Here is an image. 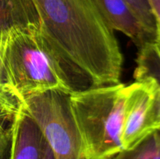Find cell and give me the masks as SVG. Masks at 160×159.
<instances>
[{
  "mask_svg": "<svg viewBox=\"0 0 160 159\" xmlns=\"http://www.w3.org/2000/svg\"><path fill=\"white\" fill-rule=\"evenodd\" d=\"M3 66L6 84L23 98L48 91L70 94L77 90L73 73L38 23L6 30Z\"/></svg>",
  "mask_w": 160,
  "mask_h": 159,
  "instance_id": "obj_1",
  "label": "cell"
},
{
  "mask_svg": "<svg viewBox=\"0 0 160 159\" xmlns=\"http://www.w3.org/2000/svg\"><path fill=\"white\" fill-rule=\"evenodd\" d=\"M126 84L91 87L69 94V106L87 159H112L123 151L120 135Z\"/></svg>",
  "mask_w": 160,
  "mask_h": 159,
  "instance_id": "obj_2",
  "label": "cell"
},
{
  "mask_svg": "<svg viewBox=\"0 0 160 159\" xmlns=\"http://www.w3.org/2000/svg\"><path fill=\"white\" fill-rule=\"evenodd\" d=\"M68 98L59 91L32 95L24 98V110L41 129L55 159H87Z\"/></svg>",
  "mask_w": 160,
  "mask_h": 159,
  "instance_id": "obj_3",
  "label": "cell"
},
{
  "mask_svg": "<svg viewBox=\"0 0 160 159\" xmlns=\"http://www.w3.org/2000/svg\"><path fill=\"white\" fill-rule=\"evenodd\" d=\"M160 129V87L146 78L126 85L120 141L131 150Z\"/></svg>",
  "mask_w": 160,
  "mask_h": 159,
  "instance_id": "obj_4",
  "label": "cell"
},
{
  "mask_svg": "<svg viewBox=\"0 0 160 159\" xmlns=\"http://www.w3.org/2000/svg\"><path fill=\"white\" fill-rule=\"evenodd\" d=\"M112 31H118L131 38L138 47L156 41L145 30L124 0H92Z\"/></svg>",
  "mask_w": 160,
  "mask_h": 159,
  "instance_id": "obj_5",
  "label": "cell"
},
{
  "mask_svg": "<svg viewBox=\"0 0 160 159\" xmlns=\"http://www.w3.org/2000/svg\"><path fill=\"white\" fill-rule=\"evenodd\" d=\"M48 143L24 107L15 118L10 159H43Z\"/></svg>",
  "mask_w": 160,
  "mask_h": 159,
  "instance_id": "obj_6",
  "label": "cell"
},
{
  "mask_svg": "<svg viewBox=\"0 0 160 159\" xmlns=\"http://www.w3.org/2000/svg\"><path fill=\"white\" fill-rule=\"evenodd\" d=\"M32 23L40 24L32 0H0V31Z\"/></svg>",
  "mask_w": 160,
  "mask_h": 159,
  "instance_id": "obj_7",
  "label": "cell"
},
{
  "mask_svg": "<svg viewBox=\"0 0 160 159\" xmlns=\"http://www.w3.org/2000/svg\"><path fill=\"white\" fill-rule=\"evenodd\" d=\"M134 77L135 81L149 78L160 87V47L156 41L139 47Z\"/></svg>",
  "mask_w": 160,
  "mask_h": 159,
  "instance_id": "obj_8",
  "label": "cell"
},
{
  "mask_svg": "<svg viewBox=\"0 0 160 159\" xmlns=\"http://www.w3.org/2000/svg\"><path fill=\"white\" fill-rule=\"evenodd\" d=\"M112 159H160V129L131 150H123Z\"/></svg>",
  "mask_w": 160,
  "mask_h": 159,
  "instance_id": "obj_9",
  "label": "cell"
},
{
  "mask_svg": "<svg viewBox=\"0 0 160 159\" xmlns=\"http://www.w3.org/2000/svg\"><path fill=\"white\" fill-rule=\"evenodd\" d=\"M19 112L0 113V159H10L14 122Z\"/></svg>",
  "mask_w": 160,
  "mask_h": 159,
  "instance_id": "obj_10",
  "label": "cell"
},
{
  "mask_svg": "<svg viewBox=\"0 0 160 159\" xmlns=\"http://www.w3.org/2000/svg\"><path fill=\"white\" fill-rule=\"evenodd\" d=\"M148 33L156 39V21L148 0H124Z\"/></svg>",
  "mask_w": 160,
  "mask_h": 159,
  "instance_id": "obj_11",
  "label": "cell"
},
{
  "mask_svg": "<svg viewBox=\"0 0 160 159\" xmlns=\"http://www.w3.org/2000/svg\"><path fill=\"white\" fill-rule=\"evenodd\" d=\"M6 31H0V89L8 86L5 82L4 66H3V50H4Z\"/></svg>",
  "mask_w": 160,
  "mask_h": 159,
  "instance_id": "obj_12",
  "label": "cell"
},
{
  "mask_svg": "<svg viewBox=\"0 0 160 159\" xmlns=\"http://www.w3.org/2000/svg\"><path fill=\"white\" fill-rule=\"evenodd\" d=\"M43 159H55L54 156H53V154H52V151H51V149H50L48 144H47L46 150H45V156H44Z\"/></svg>",
  "mask_w": 160,
  "mask_h": 159,
  "instance_id": "obj_13",
  "label": "cell"
}]
</instances>
